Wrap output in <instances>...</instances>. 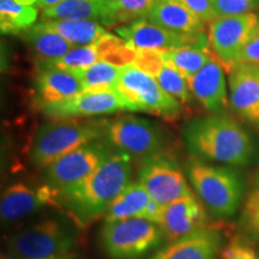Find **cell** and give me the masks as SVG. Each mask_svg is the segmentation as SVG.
Here are the masks:
<instances>
[{
	"mask_svg": "<svg viewBox=\"0 0 259 259\" xmlns=\"http://www.w3.org/2000/svg\"><path fill=\"white\" fill-rule=\"evenodd\" d=\"M147 19L157 27L183 34H199L205 27L179 0H156Z\"/></svg>",
	"mask_w": 259,
	"mask_h": 259,
	"instance_id": "obj_20",
	"label": "cell"
},
{
	"mask_svg": "<svg viewBox=\"0 0 259 259\" xmlns=\"http://www.w3.org/2000/svg\"><path fill=\"white\" fill-rule=\"evenodd\" d=\"M134 66L156 78L164 65L163 52L154 50H138Z\"/></svg>",
	"mask_w": 259,
	"mask_h": 259,
	"instance_id": "obj_34",
	"label": "cell"
},
{
	"mask_svg": "<svg viewBox=\"0 0 259 259\" xmlns=\"http://www.w3.org/2000/svg\"><path fill=\"white\" fill-rule=\"evenodd\" d=\"M218 17L251 14L258 5V0H211Z\"/></svg>",
	"mask_w": 259,
	"mask_h": 259,
	"instance_id": "obj_33",
	"label": "cell"
},
{
	"mask_svg": "<svg viewBox=\"0 0 259 259\" xmlns=\"http://www.w3.org/2000/svg\"><path fill=\"white\" fill-rule=\"evenodd\" d=\"M239 228L248 240L259 242V174L242 206Z\"/></svg>",
	"mask_w": 259,
	"mask_h": 259,
	"instance_id": "obj_30",
	"label": "cell"
},
{
	"mask_svg": "<svg viewBox=\"0 0 259 259\" xmlns=\"http://www.w3.org/2000/svg\"><path fill=\"white\" fill-rule=\"evenodd\" d=\"M50 259H74V258L70 257L69 254H65V255H59V257H54V258H50Z\"/></svg>",
	"mask_w": 259,
	"mask_h": 259,
	"instance_id": "obj_40",
	"label": "cell"
},
{
	"mask_svg": "<svg viewBox=\"0 0 259 259\" xmlns=\"http://www.w3.org/2000/svg\"><path fill=\"white\" fill-rule=\"evenodd\" d=\"M157 225L169 241H176L205 228L206 213L192 193L162 206Z\"/></svg>",
	"mask_w": 259,
	"mask_h": 259,
	"instance_id": "obj_14",
	"label": "cell"
},
{
	"mask_svg": "<svg viewBox=\"0 0 259 259\" xmlns=\"http://www.w3.org/2000/svg\"><path fill=\"white\" fill-rule=\"evenodd\" d=\"M258 25L259 17L252 12L218 17L209 24L210 50L228 73L238 64L242 50Z\"/></svg>",
	"mask_w": 259,
	"mask_h": 259,
	"instance_id": "obj_10",
	"label": "cell"
},
{
	"mask_svg": "<svg viewBox=\"0 0 259 259\" xmlns=\"http://www.w3.org/2000/svg\"><path fill=\"white\" fill-rule=\"evenodd\" d=\"M164 238L157 223L147 219L105 222L101 245L109 259H137L156 248Z\"/></svg>",
	"mask_w": 259,
	"mask_h": 259,
	"instance_id": "obj_7",
	"label": "cell"
},
{
	"mask_svg": "<svg viewBox=\"0 0 259 259\" xmlns=\"http://www.w3.org/2000/svg\"><path fill=\"white\" fill-rule=\"evenodd\" d=\"M16 3H18V4L21 5H25V6H32V5H36L37 0H15Z\"/></svg>",
	"mask_w": 259,
	"mask_h": 259,
	"instance_id": "obj_39",
	"label": "cell"
},
{
	"mask_svg": "<svg viewBox=\"0 0 259 259\" xmlns=\"http://www.w3.org/2000/svg\"><path fill=\"white\" fill-rule=\"evenodd\" d=\"M116 34L135 50L171 51L192 45L208 44L209 38L204 32L183 34L157 27L148 19H139L130 24L118 25Z\"/></svg>",
	"mask_w": 259,
	"mask_h": 259,
	"instance_id": "obj_12",
	"label": "cell"
},
{
	"mask_svg": "<svg viewBox=\"0 0 259 259\" xmlns=\"http://www.w3.org/2000/svg\"><path fill=\"white\" fill-rule=\"evenodd\" d=\"M225 67L213 59L199 72L187 78L192 95L206 111L218 114L227 106V85Z\"/></svg>",
	"mask_w": 259,
	"mask_h": 259,
	"instance_id": "obj_17",
	"label": "cell"
},
{
	"mask_svg": "<svg viewBox=\"0 0 259 259\" xmlns=\"http://www.w3.org/2000/svg\"><path fill=\"white\" fill-rule=\"evenodd\" d=\"M156 0H108V14L103 27H118L119 24L147 19Z\"/></svg>",
	"mask_w": 259,
	"mask_h": 259,
	"instance_id": "obj_26",
	"label": "cell"
},
{
	"mask_svg": "<svg viewBox=\"0 0 259 259\" xmlns=\"http://www.w3.org/2000/svg\"><path fill=\"white\" fill-rule=\"evenodd\" d=\"M121 67L106 61H97L87 69L74 71L83 87V92H103L114 89Z\"/></svg>",
	"mask_w": 259,
	"mask_h": 259,
	"instance_id": "obj_28",
	"label": "cell"
},
{
	"mask_svg": "<svg viewBox=\"0 0 259 259\" xmlns=\"http://www.w3.org/2000/svg\"><path fill=\"white\" fill-rule=\"evenodd\" d=\"M37 9L15 0H0V27L3 34H22L35 24Z\"/></svg>",
	"mask_w": 259,
	"mask_h": 259,
	"instance_id": "obj_27",
	"label": "cell"
},
{
	"mask_svg": "<svg viewBox=\"0 0 259 259\" xmlns=\"http://www.w3.org/2000/svg\"><path fill=\"white\" fill-rule=\"evenodd\" d=\"M21 35L38 61L58 60L73 48L70 42L48 28L44 22L34 24Z\"/></svg>",
	"mask_w": 259,
	"mask_h": 259,
	"instance_id": "obj_22",
	"label": "cell"
},
{
	"mask_svg": "<svg viewBox=\"0 0 259 259\" xmlns=\"http://www.w3.org/2000/svg\"><path fill=\"white\" fill-rule=\"evenodd\" d=\"M105 122L61 120L42 125L30 145V160L36 167L51 166L74 149L103 136Z\"/></svg>",
	"mask_w": 259,
	"mask_h": 259,
	"instance_id": "obj_4",
	"label": "cell"
},
{
	"mask_svg": "<svg viewBox=\"0 0 259 259\" xmlns=\"http://www.w3.org/2000/svg\"><path fill=\"white\" fill-rule=\"evenodd\" d=\"M103 137L114 150L143 161L161 155L164 147L160 128L135 115H121L105 122Z\"/></svg>",
	"mask_w": 259,
	"mask_h": 259,
	"instance_id": "obj_8",
	"label": "cell"
},
{
	"mask_svg": "<svg viewBox=\"0 0 259 259\" xmlns=\"http://www.w3.org/2000/svg\"><path fill=\"white\" fill-rule=\"evenodd\" d=\"M108 14V0H65L42 11V21L89 19L103 24Z\"/></svg>",
	"mask_w": 259,
	"mask_h": 259,
	"instance_id": "obj_23",
	"label": "cell"
},
{
	"mask_svg": "<svg viewBox=\"0 0 259 259\" xmlns=\"http://www.w3.org/2000/svg\"><path fill=\"white\" fill-rule=\"evenodd\" d=\"M186 149L203 160L245 167L254 155L250 135L231 116L212 114L194 119L184 127Z\"/></svg>",
	"mask_w": 259,
	"mask_h": 259,
	"instance_id": "obj_2",
	"label": "cell"
},
{
	"mask_svg": "<svg viewBox=\"0 0 259 259\" xmlns=\"http://www.w3.org/2000/svg\"><path fill=\"white\" fill-rule=\"evenodd\" d=\"M41 22L63 36L73 47L95 45L106 34H108L103 25L89 19H56Z\"/></svg>",
	"mask_w": 259,
	"mask_h": 259,
	"instance_id": "obj_24",
	"label": "cell"
},
{
	"mask_svg": "<svg viewBox=\"0 0 259 259\" xmlns=\"http://www.w3.org/2000/svg\"><path fill=\"white\" fill-rule=\"evenodd\" d=\"M35 90L37 103L41 107L72 99L83 93V87L78 77L71 71L37 64Z\"/></svg>",
	"mask_w": 259,
	"mask_h": 259,
	"instance_id": "obj_18",
	"label": "cell"
},
{
	"mask_svg": "<svg viewBox=\"0 0 259 259\" xmlns=\"http://www.w3.org/2000/svg\"><path fill=\"white\" fill-rule=\"evenodd\" d=\"M44 114L53 119L94 116L126 111V106L114 89L103 92H83L65 101L40 107Z\"/></svg>",
	"mask_w": 259,
	"mask_h": 259,
	"instance_id": "obj_13",
	"label": "cell"
},
{
	"mask_svg": "<svg viewBox=\"0 0 259 259\" xmlns=\"http://www.w3.org/2000/svg\"><path fill=\"white\" fill-rule=\"evenodd\" d=\"M139 181L147 189L151 199L161 206L192 194L180 167L162 154L143 161Z\"/></svg>",
	"mask_w": 259,
	"mask_h": 259,
	"instance_id": "obj_11",
	"label": "cell"
},
{
	"mask_svg": "<svg viewBox=\"0 0 259 259\" xmlns=\"http://www.w3.org/2000/svg\"><path fill=\"white\" fill-rule=\"evenodd\" d=\"M221 236L215 229L203 228L192 234L170 241L150 259H216Z\"/></svg>",
	"mask_w": 259,
	"mask_h": 259,
	"instance_id": "obj_19",
	"label": "cell"
},
{
	"mask_svg": "<svg viewBox=\"0 0 259 259\" xmlns=\"http://www.w3.org/2000/svg\"><path fill=\"white\" fill-rule=\"evenodd\" d=\"M250 65V66H259V25L252 32L250 40L242 50L238 64ZM235 65V66H236Z\"/></svg>",
	"mask_w": 259,
	"mask_h": 259,
	"instance_id": "obj_36",
	"label": "cell"
},
{
	"mask_svg": "<svg viewBox=\"0 0 259 259\" xmlns=\"http://www.w3.org/2000/svg\"><path fill=\"white\" fill-rule=\"evenodd\" d=\"M157 83L160 84L162 89L166 92L168 95L179 101L180 103H187L191 101V93L189 82L186 77H184L179 71L170 66L169 64L164 63L160 73L156 77Z\"/></svg>",
	"mask_w": 259,
	"mask_h": 259,
	"instance_id": "obj_32",
	"label": "cell"
},
{
	"mask_svg": "<svg viewBox=\"0 0 259 259\" xmlns=\"http://www.w3.org/2000/svg\"><path fill=\"white\" fill-rule=\"evenodd\" d=\"M132 157L121 151L113 154L99 168L79 183L57 191L59 202L79 226L106 213L113 200L130 184Z\"/></svg>",
	"mask_w": 259,
	"mask_h": 259,
	"instance_id": "obj_1",
	"label": "cell"
},
{
	"mask_svg": "<svg viewBox=\"0 0 259 259\" xmlns=\"http://www.w3.org/2000/svg\"><path fill=\"white\" fill-rule=\"evenodd\" d=\"M76 234L66 223L50 219L19 229L6 242L9 254L18 259H50L69 254Z\"/></svg>",
	"mask_w": 259,
	"mask_h": 259,
	"instance_id": "obj_5",
	"label": "cell"
},
{
	"mask_svg": "<svg viewBox=\"0 0 259 259\" xmlns=\"http://www.w3.org/2000/svg\"><path fill=\"white\" fill-rule=\"evenodd\" d=\"M151 203L153 199L141 181L130 183L107 209L105 222L124 219H144Z\"/></svg>",
	"mask_w": 259,
	"mask_h": 259,
	"instance_id": "obj_21",
	"label": "cell"
},
{
	"mask_svg": "<svg viewBox=\"0 0 259 259\" xmlns=\"http://www.w3.org/2000/svg\"><path fill=\"white\" fill-rule=\"evenodd\" d=\"M221 259H259L254 250L241 241H233L226 247Z\"/></svg>",
	"mask_w": 259,
	"mask_h": 259,
	"instance_id": "obj_37",
	"label": "cell"
},
{
	"mask_svg": "<svg viewBox=\"0 0 259 259\" xmlns=\"http://www.w3.org/2000/svg\"><path fill=\"white\" fill-rule=\"evenodd\" d=\"M99 52L100 61L111 63L116 66L124 67L134 64L137 56V50L132 48L124 38L106 34L95 44Z\"/></svg>",
	"mask_w": 259,
	"mask_h": 259,
	"instance_id": "obj_29",
	"label": "cell"
},
{
	"mask_svg": "<svg viewBox=\"0 0 259 259\" xmlns=\"http://www.w3.org/2000/svg\"><path fill=\"white\" fill-rule=\"evenodd\" d=\"M97 61H100L97 48L95 45H89V46L73 47L69 53L58 60L37 61V64L50 65V66L58 67V69L74 72V71L87 69Z\"/></svg>",
	"mask_w": 259,
	"mask_h": 259,
	"instance_id": "obj_31",
	"label": "cell"
},
{
	"mask_svg": "<svg viewBox=\"0 0 259 259\" xmlns=\"http://www.w3.org/2000/svg\"><path fill=\"white\" fill-rule=\"evenodd\" d=\"M65 2V0H37L36 3V8L46 10L48 8H52V6L60 4V3Z\"/></svg>",
	"mask_w": 259,
	"mask_h": 259,
	"instance_id": "obj_38",
	"label": "cell"
},
{
	"mask_svg": "<svg viewBox=\"0 0 259 259\" xmlns=\"http://www.w3.org/2000/svg\"><path fill=\"white\" fill-rule=\"evenodd\" d=\"M179 2L185 5L191 12H193L197 17L202 19L205 24H210L213 19L218 18L211 0H179Z\"/></svg>",
	"mask_w": 259,
	"mask_h": 259,
	"instance_id": "obj_35",
	"label": "cell"
},
{
	"mask_svg": "<svg viewBox=\"0 0 259 259\" xmlns=\"http://www.w3.org/2000/svg\"><path fill=\"white\" fill-rule=\"evenodd\" d=\"M231 105L241 118L259 122V67L239 64L229 72Z\"/></svg>",
	"mask_w": 259,
	"mask_h": 259,
	"instance_id": "obj_16",
	"label": "cell"
},
{
	"mask_svg": "<svg viewBox=\"0 0 259 259\" xmlns=\"http://www.w3.org/2000/svg\"><path fill=\"white\" fill-rule=\"evenodd\" d=\"M164 63L169 64L186 78L199 72L206 64L215 59L208 44L192 45L163 52Z\"/></svg>",
	"mask_w": 259,
	"mask_h": 259,
	"instance_id": "obj_25",
	"label": "cell"
},
{
	"mask_svg": "<svg viewBox=\"0 0 259 259\" xmlns=\"http://www.w3.org/2000/svg\"><path fill=\"white\" fill-rule=\"evenodd\" d=\"M258 67H259V66H258Z\"/></svg>",
	"mask_w": 259,
	"mask_h": 259,
	"instance_id": "obj_41",
	"label": "cell"
},
{
	"mask_svg": "<svg viewBox=\"0 0 259 259\" xmlns=\"http://www.w3.org/2000/svg\"><path fill=\"white\" fill-rule=\"evenodd\" d=\"M114 90L128 112H145L164 119L177 118L180 114L181 103L168 95L155 77L132 64L121 67Z\"/></svg>",
	"mask_w": 259,
	"mask_h": 259,
	"instance_id": "obj_6",
	"label": "cell"
},
{
	"mask_svg": "<svg viewBox=\"0 0 259 259\" xmlns=\"http://www.w3.org/2000/svg\"><path fill=\"white\" fill-rule=\"evenodd\" d=\"M113 151L111 145L100 139L74 149L47 167V185L57 192L79 183L101 166Z\"/></svg>",
	"mask_w": 259,
	"mask_h": 259,
	"instance_id": "obj_9",
	"label": "cell"
},
{
	"mask_svg": "<svg viewBox=\"0 0 259 259\" xmlns=\"http://www.w3.org/2000/svg\"><path fill=\"white\" fill-rule=\"evenodd\" d=\"M54 200H57L56 192L48 185L32 187L25 183L12 184L2 194V221L5 223L19 221Z\"/></svg>",
	"mask_w": 259,
	"mask_h": 259,
	"instance_id": "obj_15",
	"label": "cell"
},
{
	"mask_svg": "<svg viewBox=\"0 0 259 259\" xmlns=\"http://www.w3.org/2000/svg\"><path fill=\"white\" fill-rule=\"evenodd\" d=\"M187 177L213 216L226 219L236 212L242 198V181L234 170L192 160L187 166Z\"/></svg>",
	"mask_w": 259,
	"mask_h": 259,
	"instance_id": "obj_3",
	"label": "cell"
}]
</instances>
